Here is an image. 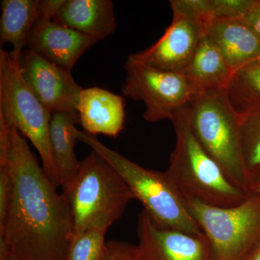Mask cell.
Wrapping results in <instances>:
<instances>
[{
	"label": "cell",
	"mask_w": 260,
	"mask_h": 260,
	"mask_svg": "<svg viewBox=\"0 0 260 260\" xmlns=\"http://www.w3.org/2000/svg\"><path fill=\"white\" fill-rule=\"evenodd\" d=\"M78 114L80 125L93 136L102 134L116 138L124 129V99L106 89H83L78 99Z\"/></svg>",
	"instance_id": "obj_13"
},
{
	"label": "cell",
	"mask_w": 260,
	"mask_h": 260,
	"mask_svg": "<svg viewBox=\"0 0 260 260\" xmlns=\"http://www.w3.org/2000/svg\"><path fill=\"white\" fill-rule=\"evenodd\" d=\"M173 16L182 17L208 25L213 19L212 0H172Z\"/></svg>",
	"instance_id": "obj_22"
},
{
	"label": "cell",
	"mask_w": 260,
	"mask_h": 260,
	"mask_svg": "<svg viewBox=\"0 0 260 260\" xmlns=\"http://www.w3.org/2000/svg\"><path fill=\"white\" fill-rule=\"evenodd\" d=\"M8 260H22L20 259V258H18V256H15V254H13L12 253L11 255L10 256V257L8 258Z\"/></svg>",
	"instance_id": "obj_30"
},
{
	"label": "cell",
	"mask_w": 260,
	"mask_h": 260,
	"mask_svg": "<svg viewBox=\"0 0 260 260\" xmlns=\"http://www.w3.org/2000/svg\"><path fill=\"white\" fill-rule=\"evenodd\" d=\"M206 36L234 73L260 57V37L243 18L213 19Z\"/></svg>",
	"instance_id": "obj_14"
},
{
	"label": "cell",
	"mask_w": 260,
	"mask_h": 260,
	"mask_svg": "<svg viewBox=\"0 0 260 260\" xmlns=\"http://www.w3.org/2000/svg\"><path fill=\"white\" fill-rule=\"evenodd\" d=\"M137 235L133 260H213L203 233L191 234L160 226L145 210L138 215Z\"/></svg>",
	"instance_id": "obj_9"
},
{
	"label": "cell",
	"mask_w": 260,
	"mask_h": 260,
	"mask_svg": "<svg viewBox=\"0 0 260 260\" xmlns=\"http://www.w3.org/2000/svg\"><path fill=\"white\" fill-rule=\"evenodd\" d=\"M63 194L71 210L74 237L90 228L109 229L135 200L120 174L93 150L80 161L78 174Z\"/></svg>",
	"instance_id": "obj_4"
},
{
	"label": "cell",
	"mask_w": 260,
	"mask_h": 260,
	"mask_svg": "<svg viewBox=\"0 0 260 260\" xmlns=\"http://www.w3.org/2000/svg\"><path fill=\"white\" fill-rule=\"evenodd\" d=\"M105 227H93L75 236L70 244L66 260H104L107 255Z\"/></svg>",
	"instance_id": "obj_20"
},
{
	"label": "cell",
	"mask_w": 260,
	"mask_h": 260,
	"mask_svg": "<svg viewBox=\"0 0 260 260\" xmlns=\"http://www.w3.org/2000/svg\"><path fill=\"white\" fill-rule=\"evenodd\" d=\"M20 65L24 79L51 114H78V99L83 88L75 82L72 71L29 49L21 53Z\"/></svg>",
	"instance_id": "obj_10"
},
{
	"label": "cell",
	"mask_w": 260,
	"mask_h": 260,
	"mask_svg": "<svg viewBox=\"0 0 260 260\" xmlns=\"http://www.w3.org/2000/svg\"><path fill=\"white\" fill-rule=\"evenodd\" d=\"M20 55L0 49V109L15 127L28 138L42 158V167L50 180L60 186L51 152L49 128L51 114L24 79Z\"/></svg>",
	"instance_id": "obj_6"
},
{
	"label": "cell",
	"mask_w": 260,
	"mask_h": 260,
	"mask_svg": "<svg viewBox=\"0 0 260 260\" xmlns=\"http://www.w3.org/2000/svg\"><path fill=\"white\" fill-rule=\"evenodd\" d=\"M135 245L126 242H107V251L104 260H133Z\"/></svg>",
	"instance_id": "obj_25"
},
{
	"label": "cell",
	"mask_w": 260,
	"mask_h": 260,
	"mask_svg": "<svg viewBox=\"0 0 260 260\" xmlns=\"http://www.w3.org/2000/svg\"><path fill=\"white\" fill-rule=\"evenodd\" d=\"M77 138L120 174L131 189L135 199L143 205L150 216L158 225L191 234H202L191 216L184 199L166 172L146 169L108 148L96 137L77 129Z\"/></svg>",
	"instance_id": "obj_5"
},
{
	"label": "cell",
	"mask_w": 260,
	"mask_h": 260,
	"mask_svg": "<svg viewBox=\"0 0 260 260\" xmlns=\"http://www.w3.org/2000/svg\"><path fill=\"white\" fill-rule=\"evenodd\" d=\"M122 93L145 104L143 116L148 122L174 119L198 91L185 75L164 71L137 62L128 56Z\"/></svg>",
	"instance_id": "obj_8"
},
{
	"label": "cell",
	"mask_w": 260,
	"mask_h": 260,
	"mask_svg": "<svg viewBox=\"0 0 260 260\" xmlns=\"http://www.w3.org/2000/svg\"><path fill=\"white\" fill-rule=\"evenodd\" d=\"M182 74L193 84L198 93H201L227 90L234 72L205 35Z\"/></svg>",
	"instance_id": "obj_16"
},
{
	"label": "cell",
	"mask_w": 260,
	"mask_h": 260,
	"mask_svg": "<svg viewBox=\"0 0 260 260\" xmlns=\"http://www.w3.org/2000/svg\"><path fill=\"white\" fill-rule=\"evenodd\" d=\"M0 40L13 46L14 54L21 55L28 45L32 30L41 18L40 0H3L1 2Z\"/></svg>",
	"instance_id": "obj_18"
},
{
	"label": "cell",
	"mask_w": 260,
	"mask_h": 260,
	"mask_svg": "<svg viewBox=\"0 0 260 260\" xmlns=\"http://www.w3.org/2000/svg\"><path fill=\"white\" fill-rule=\"evenodd\" d=\"M184 112L191 132L233 184L249 193L250 173L242 145V119L227 90L195 95Z\"/></svg>",
	"instance_id": "obj_3"
},
{
	"label": "cell",
	"mask_w": 260,
	"mask_h": 260,
	"mask_svg": "<svg viewBox=\"0 0 260 260\" xmlns=\"http://www.w3.org/2000/svg\"><path fill=\"white\" fill-rule=\"evenodd\" d=\"M240 115L243 155L250 172L253 168L260 165V106Z\"/></svg>",
	"instance_id": "obj_21"
},
{
	"label": "cell",
	"mask_w": 260,
	"mask_h": 260,
	"mask_svg": "<svg viewBox=\"0 0 260 260\" xmlns=\"http://www.w3.org/2000/svg\"><path fill=\"white\" fill-rule=\"evenodd\" d=\"M243 19L260 37V0H254V4Z\"/></svg>",
	"instance_id": "obj_27"
},
{
	"label": "cell",
	"mask_w": 260,
	"mask_h": 260,
	"mask_svg": "<svg viewBox=\"0 0 260 260\" xmlns=\"http://www.w3.org/2000/svg\"><path fill=\"white\" fill-rule=\"evenodd\" d=\"M205 35V24L173 16L172 23L156 42L129 56L137 62L156 69L182 74Z\"/></svg>",
	"instance_id": "obj_11"
},
{
	"label": "cell",
	"mask_w": 260,
	"mask_h": 260,
	"mask_svg": "<svg viewBox=\"0 0 260 260\" xmlns=\"http://www.w3.org/2000/svg\"><path fill=\"white\" fill-rule=\"evenodd\" d=\"M65 0H42L41 1V18L54 20Z\"/></svg>",
	"instance_id": "obj_26"
},
{
	"label": "cell",
	"mask_w": 260,
	"mask_h": 260,
	"mask_svg": "<svg viewBox=\"0 0 260 260\" xmlns=\"http://www.w3.org/2000/svg\"><path fill=\"white\" fill-rule=\"evenodd\" d=\"M54 20L99 42L114 34L116 28L111 0H65Z\"/></svg>",
	"instance_id": "obj_15"
},
{
	"label": "cell",
	"mask_w": 260,
	"mask_h": 260,
	"mask_svg": "<svg viewBox=\"0 0 260 260\" xmlns=\"http://www.w3.org/2000/svg\"><path fill=\"white\" fill-rule=\"evenodd\" d=\"M98 42L54 20L40 18L29 37L27 47L47 60L72 71L84 53Z\"/></svg>",
	"instance_id": "obj_12"
},
{
	"label": "cell",
	"mask_w": 260,
	"mask_h": 260,
	"mask_svg": "<svg viewBox=\"0 0 260 260\" xmlns=\"http://www.w3.org/2000/svg\"><path fill=\"white\" fill-rule=\"evenodd\" d=\"M210 244L213 260H244L260 242V195L250 193L236 206L218 208L186 200Z\"/></svg>",
	"instance_id": "obj_7"
},
{
	"label": "cell",
	"mask_w": 260,
	"mask_h": 260,
	"mask_svg": "<svg viewBox=\"0 0 260 260\" xmlns=\"http://www.w3.org/2000/svg\"><path fill=\"white\" fill-rule=\"evenodd\" d=\"M244 260H260V242Z\"/></svg>",
	"instance_id": "obj_29"
},
{
	"label": "cell",
	"mask_w": 260,
	"mask_h": 260,
	"mask_svg": "<svg viewBox=\"0 0 260 260\" xmlns=\"http://www.w3.org/2000/svg\"><path fill=\"white\" fill-rule=\"evenodd\" d=\"M249 172V193L260 195V165L253 168Z\"/></svg>",
	"instance_id": "obj_28"
},
{
	"label": "cell",
	"mask_w": 260,
	"mask_h": 260,
	"mask_svg": "<svg viewBox=\"0 0 260 260\" xmlns=\"http://www.w3.org/2000/svg\"><path fill=\"white\" fill-rule=\"evenodd\" d=\"M11 178L8 162L0 154V225L4 223L11 197Z\"/></svg>",
	"instance_id": "obj_24"
},
{
	"label": "cell",
	"mask_w": 260,
	"mask_h": 260,
	"mask_svg": "<svg viewBox=\"0 0 260 260\" xmlns=\"http://www.w3.org/2000/svg\"><path fill=\"white\" fill-rule=\"evenodd\" d=\"M172 122L176 145L165 172L184 199L218 208L236 206L244 202L250 193L233 184L200 144L184 109Z\"/></svg>",
	"instance_id": "obj_2"
},
{
	"label": "cell",
	"mask_w": 260,
	"mask_h": 260,
	"mask_svg": "<svg viewBox=\"0 0 260 260\" xmlns=\"http://www.w3.org/2000/svg\"><path fill=\"white\" fill-rule=\"evenodd\" d=\"M0 154L8 162L12 186L0 241L22 260H66L74 238L69 203L1 109Z\"/></svg>",
	"instance_id": "obj_1"
},
{
	"label": "cell",
	"mask_w": 260,
	"mask_h": 260,
	"mask_svg": "<svg viewBox=\"0 0 260 260\" xmlns=\"http://www.w3.org/2000/svg\"><path fill=\"white\" fill-rule=\"evenodd\" d=\"M78 123H80L78 114L54 113L51 116L49 140L63 190L68 187L80 169V161L75 152V143L78 140L75 126Z\"/></svg>",
	"instance_id": "obj_17"
},
{
	"label": "cell",
	"mask_w": 260,
	"mask_h": 260,
	"mask_svg": "<svg viewBox=\"0 0 260 260\" xmlns=\"http://www.w3.org/2000/svg\"><path fill=\"white\" fill-rule=\"evenodd\" d=\"M227 93L239 114L260 106V57L234 73Z\"/></svg>",
	"instance_id": "obj_19"
},
{
	"label": "cell",
	"mask_w": 260,
	"mask_h": 260,
	"mask_svg": "<svg viewBox=\"0 0 260 260\" xmlns=\"http://www.w3.org/2000/svg\"><path fill=\"white\" fill-rule=\"evenodd\" d=\"M254 0H212L213 19L243 18Z\"/></svg>",
	"instance_id": "obj_23"
}]
</instances>
